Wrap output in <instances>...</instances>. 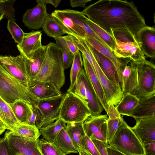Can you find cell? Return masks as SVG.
<instances>
[{"instance_id":"3","label":"cell","mask_w":155,"mask_h":155,"mask_svg":"<svg viewBox=\"0 0 155 155\" xmlns=\"http://www.w3.org/2000/svg\"><path fill=\"white\" fill-rule=\"evenodd\" d=\"M0 97L8 104L21 100L33 106L38 100L28 87L10 75L0 64Z\"/></svg>"},{"instance_id":"16","label":"cell","mask_w":155,"mask_h":155,"mask_svg":"<svg viewBox=\"0 0 155 155\" xmlns=\"http://www.w3.org/2000/svg\"><path fill=\"white\" fill-rule=\"evenodd\" d=\"M48 14L46 5L37 4L26 11L23 16L22 22L28 28L37 30L42 28Z\"/></svg>"},{"instance_id":"26","label":"cell","mask_w":155,"mask_h":155,"mask_svg":"<svg viewBox=\"0 0 155 155\" xmlns=\"http://www.w3.org/2000/svg\"><path fill=\"white\" fill-rule=\"evenodd\" d=\"M20 124H26L32 113L33 106L22 101L18 100L8 104Z\"/></svg>"},{"instance_id":"20","label":"cell","mask_w":155,"mask_h":155,"mask_svg":"<svg viewBox=\"0 0 155 155\" xmlns=\"http://www.w3.org/2000/svg\"><path fill=\"white\" fill-rule=\"evenodd\" d=\"M81 55L84 69L86 77L104 110L107 112L108 106L102 86L91 65L85 57L82 54Z\"/></svg>"},{"instance_id":"17","label":"cell","mask_w":155,"mask_h":155,"mask_svg":"<svg viewBox=\"0 0 155 155\" xmlns=\"http://www.w3.org/2000/svg\"><path fill=\"white\" fill-rule=\"evenodd\" d=\"M42 31H33L25 33L21 43L17 45L20 54L29 59L43 46L41 43Z\"/></svg>"},{"instance_id":"32","label":"cell","mask_w":155,"mask_h":155,"mask_svg":"<svg viewBox=\"0 0 155 155\" xmlns=\"http://www.w3.org/2000/svg\"><path fill=\"white\" fill-rule=\"evenodd\" d=\"M87 102L91 114H101L104 109L96 97L89 81L86 77L85 80Z\"/></svg>"},{"instance_id":"29","label":"cell","mask_w":155,"mask_h":155,"mask_svg":"<svg viewBox=\"0 0 155 155\" xmlns=\"http://www.w3.org/2000/svg\"><path fill=\"white\" fill-rule=\"evenodd\" d=\"M83 123H66L64 127L66 132L78 151L80 149V145L82 137L86 135L83 127Z\"/></svg>"},{"instance_id":"28","label":"cell","mask_w":155,"mask_h":155,"mask_svg":"<svg viewBox=\"0 0 155 155\" xmlns=\"http://www.w3.org/2000/svg\"><path fill=\"white\" fill-rule=\"evenodd\" d=\"M66 123L60 118L48 125L39 129L41 135L47 141L53 143L61 131L65 127Z\"/></svg>"},{"instance_id":"49","label":"cell","mask_w":155,"mask_h":155,"mask_svg":"<svg viewBox=\"0 0 155 155\" xmlns=\"http://www.w3.org/2000/svg\"><path fill=\"white\" fill-rule=\"evenodd\" d=\"M92 0H71L69 1L70 5L73 8L80 7L85 8L87 3Z\"/></svg>"},{"instance_id":"37","label":"cell","mask_w":155,"mask_h":155,"mask_svg":"<svg viewBox=\"0 0 155 155\" xmlns=\"http://www.w3.org/2000/svg\"><path fill=\"white\" fill-rule=\"evenodd\" d=\"M54 38L56 41L55 44L61 49L64 69L70 68L72 64L74 54L68 47L65 41L62 36Z\"/></svg>"},{"instance_id":"13","label":"cell","mask_w":155,"mask_h":155,"mask_svg":"<svg viewBox=\"0 0 155 155\" xmlns=\"http://www.w3.org/2000/svg\"><path fill=\"white\" fill-rule=\"evenodd\" d=\"M122 85L123 94L133 95L138 85V73L136 62L129 58H122Z\"/></svg>"},{"instance_id":"39","label":"cell","mask_w":155,"mask_h":155,"mask_svg":"<svg viewBox=\"0 0 155 155\" xmlns=\"http://www.w3.org/2000/svg\"><path fill=\"white\" fill-rule=\"evenodd\" d=\"M86 76L83 68L77 77L72 91L77 95L87 102L85 80Z\"/></svg>"},{"instance_id":"51","label":"cell","mask_w":155,"mask_h":155,"mask_svg":"<svg viewBox=\"0 0 155 155\" xmlns=\"http://www.w3.org/2000/svg\"><path fill=\"white\" fill-rule=\"evenodd\" d=\"M107 150L108 155H125L117 150L109 146L107 147Z\"/></svg>"},{"instance_id":"35","label":"cell","mask_w":155,"mask_h":155,"mask_svg":"<svg viewBox=\"0 0 155 155\" xmlns=\"http://www.w3.org/2000/svg\"><path fill=\"white\" fill-rule=\"evenodd\" d=\"M84 20L96 35L103 41L107 47L113 52L115 47V41L113 37L90 20L86 16Z\"/></svg>"},{"instance_id":"34","label":"cell","mask_w":155,"mask_h":155,"mask_svg":"<svg viewBox=\"0 0 155 155\" xmlns=\"http://www.w3.org/2000/svg\"><path fill=\"white\" fill-rule=\"evenodd\" d=\"M12 131L16 135L32 140H37L41 135L36 126L19 124Z\"/></svg>"},{"instance_id":"6","label":"cell","mask_w":155,"mask_h":155,"mask_svg":"<svg viewBox=\"0 0 155 155\" xmlns=\"http://www.w3.org/2000/svg\"><path fill=\"white\" fill-rule=\"evenodd\" d=\"M51 15L66 34L77 39H84L86 34L82 28L85 16L82 12L70 9L56 10Z\"/></svg>"},{"instance_id":"40","label":"cell","mask_w":155,"mask_h":155,"mask_svg":"<svg viewBox=\"0 0 155 155\" xmlns=\"http://www.w3.org/2000/svg\"><path fill=\"white\" fill-rule=\"evenodd\" d=\"M16 0H0V12L3 14L4 18L15 21L14 4Z\"/></svg>"},{"instance_id":"8","label":"cell","mask_w":155,"mask_h":155,"mask_svg":"<svg viewBox=\"0 0 155 155\" xmlns=\"http://www.w3.org/2000/svg\"><path fill=\"white\" fill-rule=\"evenodd\" d=\"M135 62L138 85L133 95L140 100L155 94V66L146 59Z\"/></svg>"},{"instance_id":"11","label":"cell","mask_w":155,"mask_h":155,"mask_svg":"<svg viewBox=\"0 0 155 155\" xmlns=\"http://www.w3.org/2000/svg\"><path fill=\"white\" fill-rule=\"evenodd\" d=\"M107 114H91L83 123L86 135L91 140H97L107 143Z\"/></svg>"},{"instance_id":"27","label":"cell","mask_w":155,"mask_h":155,"mask_svg":"<svg viewBox=\"0 0 155 155\" xmlns=\"http://www.w3.org/2000/svg\"><path fill=\"white\" fill-rule=\"evenodd\" d=\"M0 120L5 125L7 129L12 131L19 124L11 108L0 97Z\"/></svg>"},{"instance_id":"7","label":"cell","mask_w":155,"mask_h":155,"mask_svg":"<svg viewBox=\"0 0 155 155\" xmlns=\"http://www.w3.org/2000/svg\"><path fill=\"white\" fill-rule=\"evenodd\" d=\"M81 53L91 65L99 79L104 92L107 105L108 107L111 105L116 107L123 96L120 87L106 76L88 48L83 49Z\"/></svg>"},{"instance_id":"52","label":"cell","mask_w":155,"mask_h":155,"mask_svg":"<svg viewBox=\"0 0 155 155\" xmlns=\"http://www.w3.org/2000/svg\"><path fill=\"white\" fill-rule=\"evenodd\" d=\"M7 129L5 125L0 120V135Z\"/></svg>"},{"instance_id":"36","label":"cell","mask_w":155,"mask_h":155,"mask_svg":"<svg viewBox=\"0 0 155 155\" xmlns=\"http://www.w3.org/2000/svg\"><path fill=\"white\" fill-rule=\"evenodd\" d=\"M82 55L79 51L74 55L70 73V84L67 92L72 91L78 76L83 68Z\"/></svg>"},{"instance_id":"55","label":"cell","mask_w":155,"mask_h":155,"mask_svg":"<svg viewBox=\"0 0 155 155\" xmlns=\"http://www.w3.org/2000/svg\"></svg>"},{"instance_id":"24","label":"cell","mask_w":155,"mask_h":155,"mask_svg":"<svg viewBox=\"0 0 155 155\" xmlns=\"http://www.w3.org/2000/svg\"><path fill=\"white\" fill-rule=\"evenodd\" d=\"M128 116L135 119L155 116V94L139 100L137 106Z\"/></svg>"},{"instance_id":"23","label":"cell","mask_w":155,"mask_h":155,"mask_svg":"<svg viewBox=\"0 0 155 155\" xmlns=\"http://www.w3.org/2000/svg\"><path fill=\"white\" fill-rule=\"evenodd\" d=\"M31 94L37 99L43 100L55 97L62 93L51 83L37 81L33 86L28 88Z\"/></svg>"},{"instance_id":"54","label":"cell","mask_w":155,"mask_h":155,"mask_svg":"<svg viewBox=\"0 0 155 155\" xmlns=\"http://www.w3.org/2000/svg\"><path fill=\"white\" fill-rule=\"evenodd\" d=\"M4 18V15L0 12V21Z\"/></svg>"},{"instance_id":"25","label":"cell","mask_w":155,"mask_h":155,"mask_svg":"<svg viewBox=\"0 0 155 155\" xmlns=\"http://www.w3.org/2000/svg\"><path fill=\"white\" fill-rule=\"evenodd\" d=\"M107 113L108 116L107 120V139L108 145L121 125L124 119L117 112L115 106L113 105L108 107Z\"/></svg>"},{"instance_id":"44","label":"cell","mask_w":155,"mask_h":155,"mask_svg":"<svg viewBox=\"0 0 155 155\" xmlns=\"http://www.w3.org/2000/svg\"><path fill=\"white\" fill-rule=\"evenodd\" d=\"M43 122V118L40 111L35 106H33L32 113L26 124L35 126L39 129L42 127Z\"/></svg>"},{"instance_id":"12","label":"cell","mask_w":155,"mask_h":155,"mask_svg":"<svg viewBox=\"0 0 155 155\" xmlns=\"http://www.w3.org/2000/svg\"><path fill=\"white\" fill-rule=\"evenodd\" d=\"M65 94L62 93L60 96L55 97L38 99L33 106L38 109L42 116V127L46 126L59 118L61 106Z\"/></svg>"},{"instance_id":"38","label":"cell","mask_w":155,"mask_h":155,"mask_svg":"<svg viewBox=\"0 0 155 155\" xmlns=\"http://www.w3.org/2000/svg\"><path fill=\"white\" fill-rule=\"evenodd\" d=\"M39 149L42 155H66L53 143L43 138L37 140Z\"/></svg>"},{"instance_id":"45","label":"cell","mask_w":155,"mask_h":155,"mask_svg":"<svg viewBox=\"0 0 155 155\" xmlns=\"http://www.w3.org/2000/svg\"><path fill=\"white\" fill-rule=\"evenodd\" d=\"M0 155H15L11 152L5 138H0Z\"/></svg>"},{"instance_id":"48","label":"cell","mask_w":155,"mask_h":155,"mask_svg":"<svg viewBox=\"0 0 155 155\" xmlns=\"http://www.w3.org/2000/svg\"><path fill=\"white\" fill-rule=\"evenodd\" d=\"M143 145L145 155H155V140L146 142Z\"/></svg>"},{"instance_id":"21","label":"cell","mask_w":155,"mask_h":155,"mask_svg":"<svg viewBox=\"0 0 155 155\" xmlns=\"http://www.w3.org/2000/svg\"><path fill=\"white\" fill-rule=\"evenodd\" d=\"M84 39L95 49L108 58L112 63L116 69L118 76L119 85L121 88L122 85V71L123 68L121 58L116 57L114 52L108 48L104 46L88 35H86Z\"/></svg>"},{"instance_id":"9","label":"cell","mask_w":155,"mask_h":155,"mask_svg":"<svg viewBox=\"0 0 155 155\" xmlns=\"http://www.w3.org/2000/svg\"><path fill=\"white\" fill-rule=\"evenodd\" d=\"M9 148L15 155H42L38 145L37 140H32L14 134L10 130L4 135Z\"/></svg>"},{"instance_id":"10","label":"cell","mask_w":155,"mask_h":155,"mask_svg":"<svg viewBox=\"0 0 155 155\" xmlns=\"http://www.w3.org/2000/svg\"><path fill=\"white\" fill-rule=\"evenodd\" d=\"M26 58L20 54L15 56L0 55V64L10 75L28 88Z\"/></svg>"},{"instance_id":"33","label":"cell","mask_w":155,"mask_h":155,"mask_svg":"<svg viewBox=\"0 0 155 155\" xmlns=\"http://www.w3.org/2000/svg\"><path fill=\"white\" fill-rule=\"evenodd\" d=\"M44 32L48 36L53 38L62 36L66 33L54 18L48 14L42 27Z\"/></svg>"},{"instance_id":"50","label":"cell","mask_w":155,"mask_h":155,"mask_svg":"<svg viewBox=\"0 0 155 155\" xmlns=\"http://www.w3.org/2000/svg\"><path fill=\"white\" fill-rule=\"evenodd\" d=\"M61 0H37L36 1L37 4H42L46 5L50 4L52 5L55 8L57 7L59 5Z\"/></svg>"},{"instance_id":"53","label":"cell","mask_w":155,"mask_h":155,"mask_svg":"<svg viewBox=\"0 0 155 155\" xmlns=\"http://www.w3.org/2000/svg\"><path fill=\"white\" fill-rule=\"evenodd\" d=\"M78 152L79 153V155H90L85 151L81 149H79Z\"/></svg>"},{"instance_id":"19","label":"cell","mask_w":155,"mask_h":155,"mask_svg":"<svg viewBox=\"0 0 155 155\" xmlns=\"http://www.w3.org/2000/svg\"><path fill=\"white\" fill-rule=\"evenodd\" d=\"M135 120L136 124L131 129L143 144L155 140V116Z\"/></svg>"},{"instance_id":"41","label":"cell","mask_w":155,"mask_h":155,"mask_svg":"<svg viewBox=\"0 0 155 155\" xmlns=\"http://www.w3.org/2000/svg\"><path fill=\"white\" fill-rule=\"evenodd\" d=\"M7 28L12 38L17 45L21 44L23 40L25 32L14 21L8 20Z\"/></svg>"},{"instance_id":"15","label":"cell","mask_w":155,"mask_h":155,"mask_svg":"<svg viewBox=\"0 0 155 155\" xmlns=\"http://www.w3.org/2000/svg\"><path fill=\"white\" fill-rule=\"evenodd\" d=\"M114 39L115 47L113 52L117 58H129L135 62L146 59L138 43L136 41L123 42Z\"/></svg>"},{"instance_id":"30","label":"cell","mask_w":155,"mask_h":155,"mask_svg":"<svg viewBox=\"0 0 155 155\" xmlns=\"http://www.w3.org/2000/svg\"><path fill=\"white\" fill-rule=\"evenodd\" d=\"M53 143L66 155L78 152L64 128L61 131Z\"/></svg>"},{"instance_id":"14","label":"cell","mask_w":155,"mask_h":155,"mask_svg":"<svg viewBox=\"0 0 155 155\" xmlns=\"http://www.w3.org/2000/svg\"><path fill=\"white\" fill-rule=\"evenodd\" d=\"M136 41L145 58L154 59L155 57V28L146 26L140 29L135 36Z\"/></svg>"},{"instance_id":"5","label":"cell","mask_w":155,"mask_h":155,"mask_svg":"<svg viewBox=\"0 0 155 155\" xmlns=\"http://www.w3.org/2000/svg\"><path fill=\"white\" fill-rule=\"evenodd\" d=\"M91 114L87 102L72 91L66 93L61 106L59 118L66 123H83Z\"/></svg>"},{"instance_id":"43","label":"cell","mask_w":155,"mask_h":155,"mask_svg":"<svg viewBox=\"0 0 155 155\" xmlns=\"http://www.w3.org/2000/svg\"><path fill=\"white\" fill-rule=\"evenodd\" d=\"M81 149L90 155H100L99 151L92 140L87 136L83 137L80 145Z\"/></svg>"},{"instance_id":"22","label":"cell","mask_w":155,"mask_h":155,"mask_svg":"<svg viewBox=\"0 0 155 155\" xmlns=\"http://www.w3.org/2000/svg\"><path fill=\"white\" fill-rule=\"evenodd\" d=\"M85 41L90 51L105 75L110 80L119 85L117 72L112 63L95 49L85 40Z\"/></svg>"},{"instance_id":"18","label":"cell","mask_w":155,"mask_h":155,"mask_svg":"<svg viewBox=\"0 0 155 155\" xmlns=\"http://www.w3.org/2000/svg\"><path fill=\"white\" fill-rule=\"evenodd\" d=\"M48 44L36 51L30 59L26 58L25 66L28 81V88L35 84V79L41 69L45 58Z\"/></svg>"},{"instance_id":"2","label":"cell","mask_w":155,"mask_h":155,"mask_svg":"<svg viewBox=\"0 0 155 155\" xmlns=\"http://www.w3.org/2000/svg\"><path fill=\"white\" fill-rule=\"evenodd\" d=\"M48 45L41 67L35 79V84L37 81L49 82L60 90L65 82L61 50L54 42H51Z\"/></svg>"},{"instance_id":"31","label":"cell","mask_w":155,"mask_h":155,"mask_svg":"<svg viewBox=\"0 0 155 155\" xmlns=\"http://www.w3.org/2000/svg\"><path fill=\"white\" fill-rule=\"evenodd\" d=\"M139 100L136 97L131 94H124L120 102L115 107L120 115L128 116L137 106Z\"/></svg>"},{"instance_id":"42","label":"cell","mask_w":155,"mask_h":155,"mask_svg":"<svg viewBox=\"0 0 155 155\" xmlns=\"http://www.w3.org/2000/svg\"><path fill=\"white\" fill-rule=\"evenodd\" d=\"M111 35L114 39L123 42H130L136 41L135 36L125 29L111 30Z\"/></svg>"},{"instance_id":"47","label":"cell","mask_w":155,"mask_h":155,"mask_svg":"<svg viewBox=\"0 0 155 155\" xmlns=\"http://www.w3.org/2000/svg\"><path fill=\"white\" fill-rule=\"evenodd\" d=\"M100 155H108L107 150V143L97 140H92Z\"/></svg>"},{"instance_id":"1","label":"cell","mask_w":155,"mask_h":155,"mask_svg":"<svg viewBox=\"0 0 155 155\" xmlns=\"http://www.w3.org/2000/svg\"><path fill=\"white\" fill-rule=\"evenodd\" d=\"M81 12L111 36V30L125 29L135 36L147 26L144 18L132 2L100 0L86 7Z\"/></svg>"},{"instance_id":"46","label":"cell","mask_w":155,"mask_h":155,"mask_svg":"<svg viewBox=\"0 0 155 155\" xmlns=\"http://www.w3.org/2000/svg\"><path fill=\"white\" fill-rule=\"evenodd\" d=\"M62 36L70 51L75 55L79 50L74 41V37L69 35Z\"/></svg>"},{"instance_id":"4","label":"cell","mask_w":155,"mask_h":155,"mask_svg":"<svg viewBox=\"0 0 155 155\" xmlns=\"http://www.w3.org/2000/svg\"><path fill=\"white\" fill-rule=\"evenodd\" d=\"M108 145L125 155H145L143 144L124 119Z\"/></svg>"}]
</instances>
